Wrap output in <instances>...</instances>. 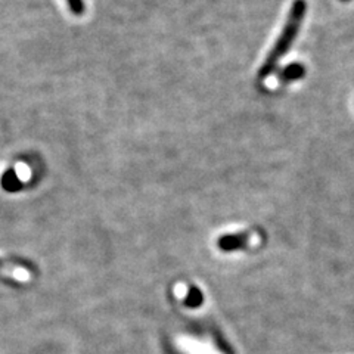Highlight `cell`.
<instances>
[{
	"mask_svg": "<svg viewBox=\"0 0 354 354\" xmlns=\"http://www.w3.org/2000/svg\"><path fill=\"white\" fill-rule=\"evenodd\" d=\"M306 12H307L306 0H294L278 40L274 41L273 48L270 49L268 57H266L263 65L260 66L259 74H257L259 82H263L268 79L269 75H272L276 71L278 62L285 57L288 50L291 49L292 43L295 41V39L298 36V31H300V28H301V22L306 17Z\"/></svg>",
	"mask_w": 354,
	"mask_h": 354,
	"instance_id": "obj_1",
	"label": "cell"
},
{
	"mask_svg": "<svg viewBox=\"0 0 354 354\" xmlns=\"http://www.w3.org/2000/svg\"><path fill=\"white\" fill-rule=\"evenodd\" d=\"M199 303H203V292H199L196 288H189V290H187L186 304H189L191 307H195Z\"/></svg>",
	"mask_w": 354,
	"mask_h": 354,
	"instance_id": "obj_5",
	"label": "cell"
},
{
	"mask_svg": "<svg viewBox=\"0 0 354 354\" xmlns=\"http://www.w3.org/2000/svg\"><path fill=\"white\" fill-rule=\"evenodd\" d=\"M14 268H15V266H14L12 263H9V261H6V260H2V259H0V270H3V269L14 270Z\"/></svg>",
	"mask_w": 354,
	"mask_h": 354,
	"instance_id": "obj_7",
	"label": "cell"
},
{
	"mask_svg": "<svg viewBox=\"0 0 354 354\" xmlns=\"http://www.w3.org/2000/svg\"><path fill=\"white\" fill-rule=\"evenodd\" d=\"M0 185H2V187L6 192H17L22 187V182L19 180V177L17 176L15 170H12V169L3 173L2 179H0Z\"/></svg>",
	"mask_w": 354,
	"mask_h": 354,
	"instance_id": "obj_4",
	"label": "cell"
},
{
	"mask_svg": "<svg viewBox=\"0 0 354 354\" xmlns=\"http://www.w3.org/2000/svg\"><path fill=\"white\" fill-rule=\"evenodd\" d=\"M276 75H278L279 82H283V83L298 82V80H301L303 77L306 75V66L303 64H300V62H294V64L286 65L285 68L279 70Z\"/></svg>",
	"mask_w": 354,
	"mask_h": 354,
	"instance_id": "obj_3",
	"label": "cell"
},
{
	"mask_svg": "<svg viewBox=\"0 0 354 354\" xmlns=\"http://www.w3.org/2000/svg\"><path fill=\"white\" fill-rule=\"evenodd\" d=\"M254 239V235L251 232H238V234H227L220 236L217 241V247L225 251V252H230V251H238V250H243L247 248L248 245H251V242Z\"/></svg>",
	"mask_w": 354,
	"mask_h": 354,
	"instance_id": "obj_2",
	"label": "cell"
},
{
	"mask_svg": "<svg viewBox=\"0 0 354 354\" xmlns=\"http://www.w3.org/2000/svg\"><path fill=\"white\" fill-rule=\"evenodd\" d=\"M341 2H350V0H341Z\"/></svg>",
	"mask_w": 354,
	"mask_h": 354,
	"instance_id": "obj_8",
	"label": "cell"
},
{
	"mask_svg": "<svg viewBox=\"0 0 354 354\" xmlns=\"http://www.w3.org/2000/svg\"><path fill=\"white\" fill-rule=\"evenodd\" d=\"M65 2H66V5H68L70 10L74 15H83L84 14L86 6H84L83 0H65Z\"/></svg>",
	"mask_w": 354,
	"mask_h": 354,
	"instance_id": "obj_6",
	"label": "cell"
}]
</instances>
